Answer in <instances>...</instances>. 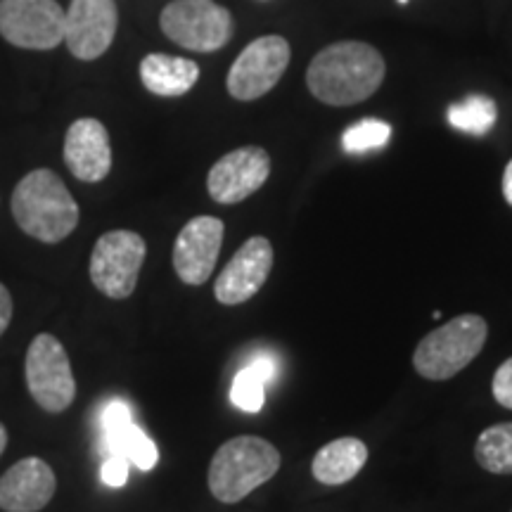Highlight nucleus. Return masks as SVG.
Instances as JSON below:
<instances>
[{
    "mask_svg": "<svg viewBox=\"0 0 512 512\" xmlns=\"http://www.w3.org/2000/svg\"><path fill=\"white\" fill-rule=\"evenodd\" d=\"M387 64L380 50L361 41L332 43L313 57L306 72L309 91L332 107L368 100L382 86Z\"/></svg>",
    "mask_w": 512,
    "mask_h": 512,
    "instance_id": "1",
    "label": "nucleus"
},
{
    "mask_svg": "<svg viewBox=\"0 0 512 512\" xmlns=\"http://www.w3.org/2000/svg\"><path fill=\"white\" fill-rule=\"evenodd\" d=\"M12 216L31 238L55 245L79 226V204L55 171L36 169L12 192Z\"/></svg>",
    "mask_w": 512,
    "mask_h": 512,
    "instance_id": "2",
    "label": "nucleus"
},
{
    "mask_svg": "<svg viewBox=\"0 0 512 512\" xmlns=\"http://www.w3.org/2000/svg\"><path fill=\"white\" fill-rule=\"evenodd\" d=\"M280 453L261 437L228 439L209 463V491L221 503H240L280 470Z\"/></svg>",
    "mask_w": 512,
    "mask_h": 512,
    "instance_id": "3",
    "label": "nucleus"
},
{
    "mask_svg": "<svg viewBox=\"0 0 512 512\" xmlns=\"http://www.w3.org/2000/svg\"><path fill=\"white\" fill-rule=\"evenodd\" d=\"M486 337H489L486 320L477 313H463L422 339L415 347L413 366L425 380H451L475 361L484 349Z\"/></svg>",
    "mask_w": 512,
    "mask_h": 512,
    "instance_id": "4",
    "label": "nucleus"
},
{
    "mask_svg": "<svg viewBox=\"0 0 512 512\" xmlns=\"http://www.w3.org/2000/svg\"><path fill=\"white\" fill-rule=\"evenodd\" d=\"M171 41L195 53H214L233 36V17L214 0H174L159 17Z\"/></svg>",
    "mask_w": 512,
    "mask_h": 512,
    "instance_id": "5",
    "label": "nucleus"
},
{
    "mask_svg": "<svg viewBox=\"0 0 512 512\" xmlns=\"http://www.w3.org/2000/svg\"><path fill=\"white\" fill-rule=\"evenodd\" d=\"M147 254L145 240L133 230H110L95 242L91 280L110 299L131 297Z\"/></svg>",
    "mask_w": 512,
    "mask_h": 512,
    "instance_id": "6",
    "label": "nucleus"
},
{
    "mask_svg": "<svg viewBox=\"0 0 512 512\" xmlns=\"http://www.w3.org/2000/svg\"><path fill=\"white\" fill-rule=\"evenodd\" d=\"M27 384L43 411L62 413L74 403L76 380L62 342L48 332L34 337L27 351Z\"/></svg>",
    "mask_w": 512,
    "mask_h": 512,
    "instance_id": "7",
    "label": "nucleus"
},
{
    "mask_svg": "<svg viewBox=\"0 0 512 512\" xmlns=\"http://www.w3.org/2000/svg\"><path fill=\"white\" fill-rule=\"evenodd\" d=\"M290 43L283 36H261L238 55L226 86L235 100L252 102L271 93L290 64Z\"/></svg>",
    "mask_w": 512,
    "mask_h": 512,
    "instance_id": "8",
    "label": "nucleus"
},
{
    "mask_svg": "<svg viewBox=\"0 0 512 512\" xmlns=\"http://www.w3.org/2000/svg\"><path fill=\"white\" fill-rule=\"evenodd\" d=\"M0 34L17 48L50 50L64 41V10L57 0H0Z\"/></svg>",
    "mask_w": 512,
    "mask_h": 512,
    "instance_id": "9",
    "label": "nucleus"
},
{
    "mask_svg": "<svg viewBox=\"0 0 512 512\" xmlns=\"http://www.w3.org/2000/svg\"><path fill=\"white\" fill-rule=\"evenodd\" d=\"M271 176V157L264 147L247 145L223 155L211 166L207 190L219 204H238L254 195Z\"/></svg>",
    "mask_w": 512,
    "mask_h": 512,
    "instance_id": "10",
    "label": "nucleus"
},
{
    "mask_svg": "<svg viewBox=\"0 0 512 512\" xmlns=\"http://www.w3.org/2000/svg\"><path fill=\"white\" fill-rule=\"evenodd\" d=\"M117 24L114 0H72L64 12V43L79 60H95L112 46Z\"/></svg>",
    "mask_w": 512,
    "mask_h": 512,
    "instance_id": "11",
    "label": "nucleus"
},
{
    "mask_svg": "<svg viewBox=\"0 0 512 512\" xmlns=\"http://www.w3.org/2000/svg\"><path fill=\"white\" fill-rule=\"evenodd\" d=\"M273 268V247L264 235H254L235 252L216 278L214 294L223 306L245 304L266 285Z\"/></svg>",
    "mask_w": 512,
    "mask_h": 512,
    "instance_id": "12",
    "label": "nucleus"
},
{
    "mask_svg": "<svg viewBox=\"0 0 512 512\" xmlns=\"http://www.w3.org/2000/svg\"><path fill=\"white\" fill-rule=\"evenodd\" d=\"M223 226L216 216H197L178 233L174 245V268L185 285H204L214 273L223 245Z\"/></svg>",
    "mask_w": 512,
    "mask_h": 512,
    "instance_id": "13",
    "label": "nucleus"
},
{
    "mask_svg": "<svg viewBox=\"0 0 512 512\" xmlns=\"http://www.w3.org/2000/svg\"><path fill=\"white\" fill-rule=\"evenodd\" d=\"M64 164L83 183H100L112 169L110 133L98 119H76L64 138Z\"/></svg>",
    "mask_w": 512,
    "mask_h": 512,
    "instance_id": "14",
    "label": "nucleus"
},
{
    "mask_svg": "<svg viewBox=\"0 0 512 512\" xmlns=\"http://www.w3.org/2000/svg\"><path fill=\"white\" fill-rule=\"evenodd\" d=\"M53 467L41 458L19 460L0 477V508L5 512H38L55 496Z\"/></svg>",
    "mask_w": 512,
    "mask_h": 512,
    "instance_id": "15",
    "label": "nucleus"
},
{
    "mask_svg": "<svg viewBox=\"0 0 512 512\" xmlns=\"http://www.w3.org/2000/svg\"><path fill=\"white\" fill-rule=\"evenodd\" d=\"M102 439H105L107 456H121L138 470H155L159 451L147 434L133 425V413L124 401H110L100 415Z\"/></svg>",
    "mask_w": 512,
    "mask_h": 512,
    "instance_id": "16",
    "label": "nucleus"
},
{
    "mask_svg": "<svg viewBox=\"0 0 512 512\" xmlns=\"http://www.w3.org/2000/svg\"><path fill=\"white\" fill-rule=\"evenodd\" d=\"M140 79L159 98H181L200 79V67L185 57L152 53L140 62Z\"/></svg>",
    "mask_w": 512,
    "mask_h": 512,
    "instance_id": "17",
    "label": "nucleus"
},
{
    "mask_svg": "<svg viewBox=\"0 0 512 512\" xmlns=\"http://www.w3.org/2000/svg\"><path fill=\"white\" fill-rule=\"evenodd\" d=\"M366 463H368L366 441L356 437H342L320 448L311 463V472L320 484L339 486V484L351 482V479L366 467Z\"/></svg>",
    "mask_w": 512,
    "mask_h": 512,
    "instance_id": "18",
    "label": "nucleus"
},
{
    "mask_svg": "<svg viewBox=\"0 0 512 512\" xmlns=\"http://www.w3.org/2000/svg\"><path fill=\"white\" fill-rule=\"evenodd\" d=\"M448 124L470 136H486L496 126L498 107L486 95H467L465 100L453 102L446 112Z\"/></svg>",
    "mask_w": 512,
    "mask_h": 512,
    "instance_id": "19",
    "label": "nucleus"
},
{
    "mask_svg": "<svg viewBox=\"0 0 512 512\" xmlns=\"http://www.w3.org/2000/svg\"><path fill=\"white\" fill-rule=\"evenodd\" d=\"M475 458L491 475H512V422H501L479 434Z\"/></svg>",
    "mask_w": 512,
    "mask_h": 512,
    "instance_id": "20",
    "label": "nucleus"
},
{
    "mask_svg": "<svg viewBox=\"0 0 512 512\" xmlns=\"http://www.w3.org/2000/svg\"><path fill=\"white\" fill-rule=\"evenodd\" d=\"M389 138H392V126L387 121L363 119L344 131L342 145L351 155H363V152L380 150L389 143Z\"/></svg>",
    "mask_w": 512,
    "mask_h": 512,
    "instance_id": "21",
    "label": "nucleus"
},
{
    "mask_svg": "<svg viewBox=\"0 0 512 512\" xmlns=\"http://www.w3.org/2000/svg\"><path fill=\"white\" fill-rule=\"evenodd\" d=\"M266 377L256 370L252 363L235 375L233 387H230V401L245 413H259L266 401Z\"/></svg>",
    "mask_w": 512,
    "mask_h": 512,
    "instance_id": "22",
    "label": "nucleus"
},
{
    "mask_svg": "<svg viewBox=\"0 0 512 512\" xmlns=\"http://www.w3.org/2000/svg\"><path fill=\"white\" fill-rule=\"evenodd\" d=\"M491 392H494L496 403L512 411V358L498 366L494 382H491Z\"/></svg>",
    "mask_w": 512,
    "mask_h": 512,
    "instance_id": "23",
    "label": "nucleus"
},
{
    "mask_svg": "<svg viewBox=\"0 0 512 512\" xmlns=\"http://www.w3.org/2000/svg\"><path fill=\"white\" fill-rule=\"evenodd\" d=\"M128 470H131V463L121 456H107L105 463L100 467L102 482L112 489H121L128 482Z\"/></svg>",
    "mask_w": 512,
    "mask_h": 512,
    "instance_id": "24",
    "label": "nucleus"
},
{
    "mask_svg": "<svg viewBox=\"0 0 512 512\" xmlns=\"http://www.w3.org/2000/svg\"><path fill=\"white\" fill-rule=\"evenodd\" d=\"M10 320H12V297H10L8 287L0 283V335L8 330Z\"/></svg>",
    "mask_w": 512,
    "mask_h": 512,
    "instance_id": "25",
    "label": "nucleus"
},
{
    "mask_svg": "<svg viewBox=\"0 0 512 512\" xmlns=\"http://www.w3.org/2000/svg\"><path fill=\"white\" fill-rule=\"evenodd\" d=\"M503 197L505 202L512 207V162L505 166V174H503Z\"/></svg>",
    "mask_w": 512,
    "mask_h": 512,
    "instance_id": "26",
    "label": "nucleus"
},
{
    "mask_svg": "<svg viewBox=\"0 0 512 512\" xmlns=\"http://www.w3.org/2000/svg\"><path fill=\"white\" fill-rule=\"evenodd\" d=\"M5 446H8V432H5V427H3V422H0V456H3V451H5Z\"/></svg>",
    "mask_w": 512,
    "mask_h": 512,
    "instance_id": "27",
    "label": "nucleus"
},
{
    "mask_svg": "<svg viewBox=\"0 0 512 512\" xmlns=\"http://www.w3.org/2000/svg\"><path fill=\"white\" fill-rule=\"evenodd\" d=\"M399 3H401V5H403V3H408V0H399Z\"/></svg>",
    "mask_w": 512,
    "mask_h": 512,
    "instance_id": "28",
    "label": "nucleus"
}]
</instances>
